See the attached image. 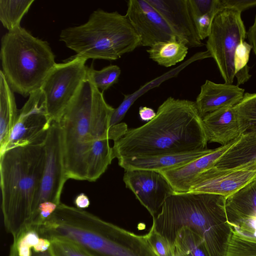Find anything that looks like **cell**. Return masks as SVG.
Returning a JSON list of instances; mask_svg holds the SVG:
<instances>
[{
  "label": "cell",
  "mask_w": 256,
  "mask_h": 256,
  "mask_svg": "<svg viewBox=\"0 0 256 256\" xmlns=\"http://www.w3.org/2000/svg\"><path fill=\"white\" fill-rule=\"evenodd\" d=\"M208 142L195 102L170 96L152 120L114 142L113 154L118 160L177 154L206 149Z\"/></svg>",
  "instance_id": "obj_1"
},
{
  "label": "cell",
  "mask_w": 256,
  "mask_h": 256,
  "mask_svg": "<svg viewBox=\"0 0 256 256\" xmlns=\"http://www.w3.org/2000/svg\"><path fill=\"white\" fill-rule=\"evenodd\" d=\"M114 108L104 100L87 74L58 121L62 132L64 167L68 179L86 180V164L93 144L110 140Z\"/></svg>",
  "instance_id": "obj_2"
},
{
  "label": "cell",
  "mask_w": 256,
  "mask_h": 256,
  "mask_svg": "<svg viewBox=\"0 0 256 256\" xmlns=\"http://www.w3.org/2000/svg\"><path fill=\"white\" fill-rule=\"evenodd\" d=\"M42 231L50 240L63 238L77 244L92 256H158L146 235H138L62 202Z\"/></svg>",
  "instance_id": "obj_3"
},
{
  "label": "cell",
  "mask_w": 256,
  "mask_h": 256,
  "mask_svg": "<svg viewBox=\"0 0 256 256\" xmlns=\"http://www.w3.org/2000/svg\"><path fill=\"white\" fill-rule=\"evenodd\" d=\"M226 198L208 193L174 192L152 217V224L171 245L178 230L187 227L202 238L209 256H225L232 232Z\"/></svg>",
  "instance_id": "obj_4"
},
{
  "label": "cell",
  "mask_w": 256,
  "mask_h": 256,
  "mask_svg": "<svg viewBox=\"0 0 256 256\" xmlns=\"http://www.w3.org/2000/svg\"><path fill=\"white\" fill-rule=\"evenodd\" d=\"M44 161V143L0 154L2 210L5 228L13 237L30 224Z\"/></svg>",
  "instance_id": "obj_5"
},
{
  "label": "cell",
  "mask_w": 256,
  "mask_h": 256,
  "mask_svg": "<svg viewBox=\"0 0 256 256\" xmlns=\"http://www.w3.org/2000/svg\"><path fill=\"white\" fill-rule=\"evenodd\" d=\"M60 40L87 60H116L141 46L126 15L101 9L94 11L86 23L63 29Z\"/></svg>",
  "instance_id": "obj_6"
},
{
  "label": "cell",
  "mask_w": 256,
  "mask_h": 256,
  "mask_svg": "<svg viewBox=\"0 0 256 256\" xmlns=\"http://www.w3.org/2000/svg\"><path fill=\"white\" fill-rule=\"evenodd\" d=\"M0 56L9 86L24 97L41 88L56 64L48 43L21 26L2 36Z\"/></svg>",
  "instance_id": "obj_7"
},
{
  "label": "cell",
  "mask_w": 256,
  "mask_h": 256,
  "mask_svg": "<svg viewBox=\"0 0 256 256\" xmlns=\"http://www.w3.org/2000/svg\"><path fill=\"white\" fill-rule=\"evenodd\" d=\"M241 14L233 8L220 11L214 18L206 43V50L215 61L224 83L228 84H232L236 76V50L246 38Z\"/></svg>",
  "instance_id": "obj_8"
},
{
  "label": "cell",
  "mask_w": 256,
  "mask_h": 256,
  "mask_svg": "<svg viewBox=\"0 0 256 256\" xmlns=\"http://www.w3.org/2000/svg\"><path fill=\"white\" fill-rule=\"evenodd\" d=\"M87 60L76 55L56 64L40 90L45 98L48 116L58 122L78 92L88 71Z\"/></svg>",
  "instance_id": "obj_9"
},
{
  "label": "cell",
  "mask_w": 256,
  "mask_h": 256,
  "mask_svg": "<svg viewBox=\"0 0 256 256\" xmlns=\"http://www.w3.org/2000/svg\"><path fill=\"white\" fill-rule=\"evenodd\" d=\"M44 146L45 161L43 173L34 204L32 214L41 204L52 202L60 204L64 184L68 180L64 164L62 129L58 122H52Z\"/></svg>",
  "instance_id": "obj_10"
},
{
  "label": "cell",
  "mask_w": 256,
  "mask_h": 256,
  "mask_svg": "<svg viewBox=\"0 0 256 256\" xmlns=\"http://www.w3.org/2000/svg\"><path fill=\"white\" fill-rule=\"evenodd\" d=\"M52 122L42 90L32 93L19 110L4 152L16 147L44 144Z\"/></svg>",
  "instance_id": "obj_11"
},
{
  "label": "cell",
  "mask_w": 256,
  "mask_h": 256,
  "mask_svg": "<svg viewBox=\"0 0 256 256\" xmlns=\"http://www.w3.org/2000/svg\"><path fill=\"white\" fill-rule=\"evenodd\" d=\"M256 178V161L230 168L214 166L202 172L196 178L190 192L227 197Z\"/></svg>",
  "instance_id": "obj_12"
},
{
  "label": "cell",
  "mask_w": 256,
  "mask_h": 256,
  "mask_svg": "<svg viewBox=\"0 0 256 256\" xmlns=\"http://www.w3.org/2000/svg\"><path fill=\"white\" fill-rule=\"evenodd\" d=\"M123 181L152 217L158 213L166 198L175 192L166 178L158 172L126 170Z\"/></svg>",
  "instance_id": "obj_13"
},
{
  "label": "cell",
  "mask_w": 256,
  "mask_h": 256,
  "mask_svg": "<svg viewBox=\"0 0 256 256\" xmlns=\"http://www.w3.org/2000/svg\"><path fill=\"white\" fill-rule=\"evenodd\" d=\"M126 16L143 46L150 48L176 37L162 16L146 0L128 1Z\"/></svg>",
  "instance_id": "obj_14"
},
{
  "label": "cell",
  "mask_w": 256,
  "mask_h": 256,
  "mask_svg": "<svg viewBox=\"0 0 256 256\" xmlns=\"http://www.w3.org/2000/svg\"><path fill=\"white\" fill-rule=\"evenodd\" d=\"M225 209L232 228L252 237L256 232V178L226 197Z\"/></svg>",
  "instance_id": "obj_15"
},
{
  "label": "cell",
  "mask_w": 256,
  "mask_h": 256,
  "mask_svg": "<svg viewBox=\"0 0 256 256\" xmlns=\"http://www.w3.org/2000/svg\"><path fill=\"white\" fill-rule=\"evenodd\" d=\"M165 20L176 36L188 48L204 45L199 38L188 0H146Z\"/></svg>",
  "instance_id": "obj_16"
},
{
  "label": "cell",
  "mask_w": 256,
  "mask_h": 256,
  "mask_svg": "<svg viewBox=\"0 0 256 256\" xmlns=\"http://www.w3.org/2000/svg\"><path fill=\"white\" fill-rule=\"evenodd\" d=\"M236 140L226 145L212 149L208 153L181 166L160 172L168 180L175 192H189L196 178L206 170L215 166L218 159Z\"/></svg>",
  "instance_id": "obj_17"
},
{
  "label": "cell",
  "mask_w": 256,
  "mask_h": 256,
  "mask_svg": "<svg viewBox=\"0 0 256 256\" xmlns=\"http://www.w3.org/2000/svg\"><path fill=\"white\" fill-rule=\"evenodd\" d=\"M244 90L236 84H217L206 80L194 102L202 118L219 109L236 105L243 98Z\"/></svg>",
  "instance_id": "obj_18"
},
{
  "label": "cell",
  "mask_w": 256,
  "mask_h": 256,
  "mask_svg": "<svg viewBox=\"0 0 256 256\" xmlns=\"http://www.w3.org/2000/svg\"><path fill=\"white\" fill-rule=\"evenodd\" d=\"M202 122L208 142L224 146L241 135L234 106L224 108L208 114L202 118Z\"/></svg>",
  "instance_id": "obj_19"
},
{
  "label": "cell",
  "mask_w": 256,
  "mask_h": 256,
  "mask_svg": "<svg viewBox=\"0 0 256 256\" xmlns=\"http://www.w3.org/2000/svg\"><path fill=\"white\" fill-rule=\"evenodd\" d=\"M212 149L177 154L146 157L124 158L118 160L119 166L124 169H140L158 172H164L186 164L208 153Z\"/></svg>",
  "instance_id": "obj_20"
},
{
  "label": "cell",
  "mask_w": 256,
  "mask_h": 256,
  "mask_svg": "<svg viewBox=\"0 0 256 256\" xmlns=\"http://www.w3.org/2000/svg\"><path fill=\"white\" fill-rule=\"evenodd\" d=\"M14 92L0 71V154L4 150L18 114Z\"/></svg>",
  "instance_id": "obj_21"
},
{
  "label": "cell",
  "mask_w": 256,
  "mask_h": 256,
  "mask_svg": "<svg viewBox=\"0 0 256 256\" xmlns=\"http://www.w3.org/2000/svg\"><path fill=\"white\" fill-rule=\"evenodd\" d=\"M256 162V132L242 134L216 162L215 166L230 168Z\"/></svg>",
  "instance_id": "obj_22"
},
{
  "label": "cell",
  "mask_w": 256,
  "mask_h": 256,
  "mask_svg": "<svg viewBox=\"0 0 256 256\" xmlns=\"http://www.w3.org/2000/svg\"><path fill=\"white\" fill-rule=\"evenodd\" d=\"M207 58V55L204 52L196 53L186 61L183 62L178 67L164 74L162 76L157 78L152 81L146 84L139 90L134 92L124 95V98L120 106L114 110L112 114L110 120V126H113L120 123L126 113L136 100L141 95L144 93L145 91L151 89L152 86H158L166 80L174 76L177 75L180 70L187 66L198 60H201Z\"/></svg>",
  "instance_id": "obj_23"
},
{
  "label": "cell",
  "mask_w": 256,
  "mask_h": 256,
  "mask_svg": "<svg viewBox=\"0 0 256 256\" xmlns=\"http://www.w3.org/2000/svg\"><path fill=\"white\" fill-rule=\"evenodd\" d=\"M188 48L177 37L158 42L146 50L150 58L159 65L170 67L182 62L186 56Z\"/></svg>",
  "instance_id": "obj_24"
},
{
  "label": "cell",
  "mask_w": 256,
  "mask_h": 256,
  "mask_svg": "<svg viewBox=\"0 0 256 256\" xmlns=\"http://www.w3.org/2000/svg\"><path fill=\"white\" fill-rule=\"evenodd\" d=\"M172 247L174 256H209L202 238L187 227L178 230Z\"/></svg>",
  "instance_id": "obj_25"
},
{
  "label": "cell",
  "mask_w": 256,
  "mask_h": 256,
  "mask_svg": "<svg viewBox=\"0 0 256 256\" xmlns=\"http://www.w3.org/2000/svg\"><path fill=\"white\" fill-rule=\"evenodd\" d=\"M34 2V0H0V21L8 32L20 26L22 18Z\"/></svg>",
  "instance_id": "obj_26"
},
{
  "label": "cell",
  "mask_w": 256,
  "mask_h": 256,
  "mask_svg": "<svg viewBox=\"0 0 256 256\" xmlns=\"http://www.w3.org/2000/svg\"><path fill=\"white\" fill-rule=\"evenodd\" d=\"M240 134L256 132V92H245L235 106Z\"/></svg>",
  "instance_id": "obj_27"
},
{
  "label": "cell",
  "mask_w": 256,
  "mask_h": 256,
  "mask_svg": "<svg viewBox=\"0 0 256 256\" xmlns=\"http://www.w3.org/2000/svg\"><path fill=\"white\" fill-rule=\"evenodd\" d=\"M225 256H256V238L242 235L232 228Z\"/></svg>",
  "instance_id": "obj_28"
},
{
  "label": "cell",
  "mask_w": 256,
  "mask_h": 256,
  "mask_svg": "<svg viewBox=\"0 0 256 256\" xmlns=\"http://www.w3.org/2000/svg\"><path fill=\"white\" fill-rule=\"evenodd\" d=\"M88 73L95 86L104 92L118 82L121 70L116 65H110L100 70L91 66L88 67Z\"/></svg>",
  "instance_id": "obj_29"
},
{
  "label": "cell",
  "mask_w": 256,
  "mask_h": 256,
  "mask_svg": "<svg viewBox=\"0 0 256 256\" xmlns=\"http://www.w3.org/2000/svg\"><path fill=\"white\" fill-rule=\"evenodd\" d=\"M252 50L250 44L244 40L238 44L236 50L234 57L235 78L237 80L236 85L238 86L246 82L251 77L248 63Z\"/></svg>",
  "instance_id": "obj_30"
},
{
  "label": "cell",
  "mask_w": 256,
  "mask_h": 256,
  "mask_svg": "<svg viewBox=\"0 0 256 256\" xmlns=\"http://www.w3.org/2000/svg\"><path fill=\"white\" fill-rule=\"evenodd\" d=\"M53 256H92L77 244L63 238L51 240Z\"/></svg>",
  "instance_id": "obj_31"
},
{
  "label": "cell",
  "mask_w": 256,
  "mask_h": 256,
  "mask_svg": "<svg viewBox=\"0 0 256 256\" xmlns=\"http://www.w3.org/2000/svg\"><path fill=\"white\" fill-rule=\"evenodd\" d=\"M188 2L194 20L207 14L216 16L222 10L220 0H188Z\"/></svg>",
  "instance_id": "obj_32"
},
{
  "label": "cell",
  "mask_w": 256,
  "mask_h": 256,
  "mask_svg": "<svg viewBox=\"0 0 256 256\" xmlns=\"http://www.w3.org/2000/svg\"><path fill=\"white\" fill-rule=\"evenodd\" d=\"M146 236L158 256H174L171 244L156 231L154 224Z\"/></svg>",
  "instance_id": "obj_33"
},
{
  "label": "cell",
  "mask_w": 256,
  "mask_h": 256,
  "mask_svg": "<svg viewBox=\"0 0 256 256\" xmlns=\"http://www.w3.org/2000/svg\"><path fill=\"white\" fill-rule=\"evenodd\" d=\"M214 17L212 14H207L194 20L198 36L201 40L210 36Z\"/></svg>",
  "instance_id": "obj_34"
},
{
  "label": "cell",
  "mask_w": 256,
  "mask_h": 256,
  "mask_svg": "<svg viewBox=\"0 0 256 256\" xmlns=\"http://www.w3.org/2000/svg\"><path fill=\"white\" fill-rule=\"evenodd\" d=\"M222 10L233 8L241 13L246 10L256 6V0H220Z\"/></svg>",
  "instance_id": "obj_35"
},
{
  "label": "cell",
  "mask_w": 256,
  "mask_h": 256,
  "mask_svg": "<svg viewBox=\"0 0 256 256\" xmlns=\"http://www.w3.org/2000/svg\"><path fill=\"white\" fill-rule=\"evenodd\" d=\"M248 43L252 48V50L256 56V15L252 24L250 27L246 34Z\"/></svg>",
  "instance_id": "obj_36"
},
{
  "label": "cell",
  "mask_w": 256,
  "mask_h": 256,
  "mask_svg": "<svg viewBox=\"0 0 256 256\" xmlns=\"http://www.w3.org/2000/svg\"><path fill=\"white\" fill-rule=\"evenodd\" d=\"M138 114L142 121L148 122L152 120L156 116V112L150 108L140 106L139 108Z\"/></svg>",
  "instance_id": "obj_37"
},
{
  "label": "cell",
  "mask_w": 256,
  "mask_h": 256,
  "mask_svg": "<svg viewBox=\"0 0 256 256\" xmlns=\"http://www.w3.org/2000/svg\"><path fill=\"white\" fill-rule=\"evenodd\" d=\"M74 204L78 208L84 210L89 206L90 201L86 195L84 193H80L76 197Z\"/></svg>",
  "instance_id": "obj_38"
},
{
  "label": "cell",
  "mask_w": 256,
  "mask_h": 256,
  "mask_svg": "<svg viewBox=\"0 0 256 256\" xmlns=\"http://www.w3.org/2000/svg\"><path fill=\"white\" fill-rule=\"evenodd\" d=\"M9 256H14L12 254H9ZM25 256H53L51 248L50 250L45 251H36L30 252L29 254Z\"/></svg>",
  "instance_id": "obj_39"
}]
</instances>
